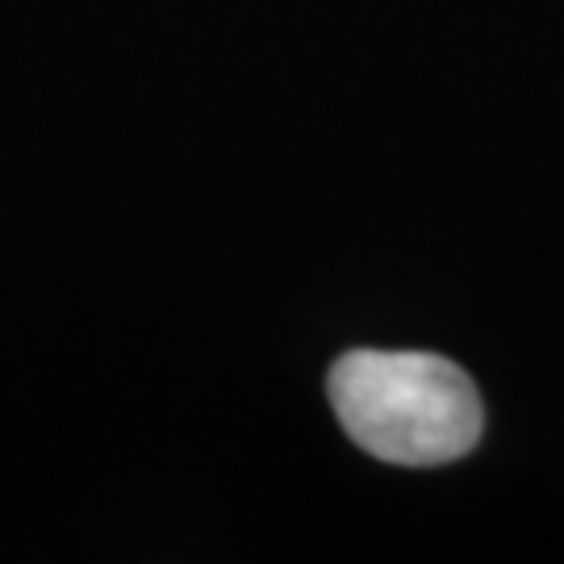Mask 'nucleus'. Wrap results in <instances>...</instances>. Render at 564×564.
<instances>
[{
    "instance_id": "nucleus-1",
    "label": "nucleus",
    "mask_w": 564,
    "mask_h": 564,
    "mask_svg": "<svg viewBox=\"0 0 564 564\" xmlns=\"http://www.w3.org/2000/svg\"><path fill=\"white\" fill-rule=\"evenodd\" d=\"M330 405L368 456L410 468L460 460L485 426L468 372L426 351H347L330 368Z\"/></svg>"
}]
</instances>
